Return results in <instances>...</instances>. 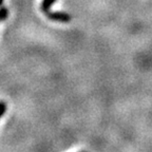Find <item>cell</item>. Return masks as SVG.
Wrapping results in <instances>:
<instances>
[{
  "mask_svg": "<svg viewBox=\"0 0 152 152\" xmlns=\"http://www.w3.org/2000/svg\"><path fill=\"white\" fill-rule=\"evenodd\" d=\"M56 2V0H42V2H41V10H42V12L48 13L50 12L51 7L54 3Z\"/></svg>",
  "mask_w": 152,
  "mask_h": 152,
  "instance_id": "cell-2",
  "label": "cell"
},
{
  "mask_svg": "<svg viewBox=\"0 0 152 152\" xmlns=\"http://www.w3.org/2000/svg\"><path fill=\"white\" fill-rule=\"evenodd\" d=\"M5 110H7V106H5V104L2 102H0V117H2V115L5 113Z\"/></svg>",
  "mask_w": 152,
  "mask_h": 152,
  "instance_id": "cell-4",
  "label": "cell"
},
{
  "mask_svg": "<svg viewBox=\"0 0 152 152\" xmlns=\"http://www.w3.org/2000/svg\"><path fill=\"white\" fill-rule=\"evenodd\" d=\"M2 2H3V0H0V7L2 5Z\"/></svg>",
  "mask_w": 152,
  "mask_h": 152,
  "instance_id": "cell-5",
  "label": "cell"
},
{
  "mask_svg": "<svg viewBox=\"0 0 152 152\" xmlns=\"http://www.w3.org/2000/svg\"><path fill=\"white\" fill-rule=\"evenodd\" d=\"M45 14L51 20H55L58 22H69L72 19L71 15L66 12H48Z\"/></svg>",
  "mask_w": 152,
  "mask_h": 152,
  "instance_id": "cell-1",
  "label": "cell"
},
{
  "mask_svg": "<svg viewBox=\"0 0 152 152\" xmlns=\"http://www.w3.org/2000/svg\"><path fill=\"white\" fill-rule=\"evenodd\" d=\"M7 15H9V11H7V7H0V21H1V20H4L7 17Z\"/></svg>",
  "mask_w": 152,
  "mask_h": 152,
  "instance_id": "cell-3",
  "label": "cell"
}]
</instances>
